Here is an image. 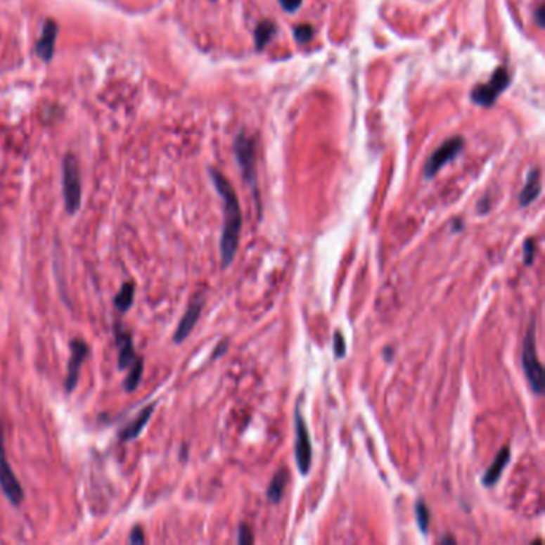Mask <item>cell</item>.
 <instances>
[{
    "label": "cell",
    "instance_id": "1",
    "mask_svg": "<svg viewBox=\"0 0 545 545\" xmlns=\"http://www.w3.org/2000/svg\"><path fill=\"white\" fill-rule=\"evenodd\" d=\"M210 176L213 179V184L218 191L219 197L222 198V210H224V224H222L221 232V266L222 269L229 267L232 261L236 259L238 245H240V233H242L243 216L242 208L236 191L224 174L219 173L218 169H210Z\"/></svg>",
    "mask_w": 545,
    "mask_h": 545
},
{
    "label": "cell",
    "instance_id": "2",
    "mask_svg": "<svg viewBox=\"0 0 545 545\" xmlns=\"http://www.w3.org/2000/svg\"><path fill=\"white\" fill-rule=\"evenodd\" d=\"M521 366H523L525 376L530 383L534 394L541 395L545 389V373L542 363L539 361L537 349H536V319L532 316L530 328L523 341V350H521Z\"/></svg>",
    "mask_w": 545,
    "mask_h": 545
},
{
    "label": "cell",
    "instance_id": "3",
    "mask_svg": "<svg viewBox=\"0 0 545 545\" xmlns=\"http://www.w3.org/2000/svg\"><path fill=\"white\" fill-rule=\"evenodd\" d=\"M63 197L68 213H77L82 205V178L79 162L74 154L63 158Z\"/></svg>",
    "mask_w": 545,
    "mask_h": 545
},
{
    "label": "cell",
    "instance_id": "4",
    "mask_svg": "<svg viewBox=\"0 0 545 545\" xmlns=\"http://www.w3.org/2000/svg\"><path fill=\"white\" fill-rule=\"evenodd\" d=\"M0 489H2L4 496L7 497V501L13 507H20L23 501H25V489L20 483V480L11 468L7 449H5V425L4 421L0 419Z\"/></svg>",
    "mask_w": 545,
    "mask_h": 545
},
{
    "label": "cell",
    "instance_id": "5",
    "mask_svg": "<svg viewBox=\"0 0 545 545\" xmlns=\"http://www.w3.org/2000/svg\"><path fill=\"white\" fill-rule=\"evenodd\" d=\"M295 459L297 464V470L301 475H307L310 472V466H312V442H310L307 424L302 418L299 406L295 411Z\"/></svg>",
    "mask_w": 545,
    "mask_h": 545
},
{
    "label": "cell",
    "instance_id": "6",
    "mask_svg": "<svg viewBox=\"0 0 545 545\" xmlns=\"http://www.w3.org/2000/svg\"><path fill=\"white\" fill-rule=\"evenodd\" d=\"M91 355V349L84 339L74 338L70 341V355L68 360V371H66V380H64V390L68 394H72L75 387L79 384L80 378V369L85 360Z\"/></svg>",
    "mask_w": 545,
    "mask_h": 545
},
{
    "label": "cell",
    "instance_id": "7",
    "mask_svg": "<svg viewBox=\"0 0 545 545\" xmlns=\"http://www.w3.org/2000/svg\"><path fill=\"white\" fill-rule=\"evenodd\" d=\"M236 149L237 162L240 168H242L243 178L251 189L255 191V195L257 197L256 189V152H255V143L253 139L245 136V134H238L233 144Z\"/></svg>",
    "mask_w": 545,
    "mask_h": 545
},
{
    "label": "cell",
    "instance_id": "8",
    "mask_svg": "<svg viewBox=\"0 0 545 545\" xmlns=\"http://www.w3.org/2000/svg\"><path fill=\"white\" fill-rule=\"evenodd\" d=\"M462 149H464V138L453 136L444 141V143L430 155L429 160H427L424 168L425 178H433V176L447 165V163H449L453 158L459 155Z\"/></svg>",
    "mask_w": 545,
    "mask_h": 545
},
{
    "label": "cell",
    "instance_id": "9",
    "mask_svg": "<svg viewBox=\"0 0 545 545\" xmlns=\"http://www.w3.org/2000/svg\"><path fill=\"white\" fill-rule=\"evenodd\" d=\"M508 84H510L508 72L504 68H499L494 74H492L489 84L478 85V86L473 88L472 99L478 105L489 108V105L494 104L497 96H499L501 93L506 90Z\"/></svg>",
    "mask_w": 545,
    "mask_h": 545
},
{
    "label": "cell",
    "instance_id": "10",
    "mask_svg": "<svg viewBox=\"0 0 545 545\" xmlns=\"http://www.w3.org/2000/svg\"><path fill=\"white\" fill-rule=\"evenodd\" d=\"M203 307H205V293H197V295L192 297L189 306H187L183 319L179 320L178 328H176L174 336H173L174 344L184 342L186 339L191 336L192 330L195 328L198 319H200Z\"/></svg>",
    "mask_w": 545,
    "mask_h": 545
},
{
    "label": "cell",
    "instance_id": "11",
    "mask_svg": "<svg viewBox=\"0 0 545 545\" xmlns=\"http://www.w3.org/2000/svg\"><path fill=\"white\" fill-rule=\"evenodd\" d=\"M114 338H115L117 349H119L117 366H119V369H128L133 365L134 360L138 359L136 350H134L132 331H128L127 328L120 323V321H115L114 323Z\"/></svg>",
    "mask_w": 545,
    "mask_h": 545
},
{
    "label": "cell",
    "instance_id": "12",
    "mask_svg": "<svg viewBox=\"0 0 545 545\" xmlns=\"http://www.w3.org/2000/svg\"><path fill=\"white\" fill-rule=\"evenodd\" d=\"M58 37V25L56 21L46 20L42 27V35H40L37 45H35V51L42 58L44 61H50L53 55H55V45Z\"/></svg>",
    "mask_w": 545,
    "mask_h": 545
},
{
    "label": "cell",
    "instance_id": "13",
    "mask_svg": "<svg viewBox=\"0 0 545 545\" xmlns=\"http://www.w3.org/2000/svg\"><path fill=\"white\" fill-rule=\"evenodd\" d=\"M155 406H157L155 403H149L148 406L143 408V411L136 416V419L132 421L130 424H127L125 427H123L119 433L120 442H132V440L138 438L141 433H143V430L146 429V425L149 424L150 416H152V413L155 411Z\"/></svg>",
    "mask_w": 545,
    "mask_h": 545
},
{
    "label": "cell",
    "instance_id": "14",
    "mask_svg": "<svg viewBox=\"0 0 545 545\" xmlns=\"http://www.w3.org/2000/svg\"><path fill=\"white\" fill-rule=\"evenodd\" d=\"M510 454H512L510 447H504L499 453L496 454L494 461L491 462L489 467L486 468V472L482 477L483 486H486V488H492V486L497 485V482H499V478L504 473V468H506L510 462Z\"/></svg>",
    "mask_w": 545,
    "mask_h": 545
},
{
    "label": "cell",
    "instance_id": "15",
    "mask_svg": "<svg viewBox=\"0 0 545 545\" xmlns=\"http://www.w3.org/2000/svg\"><path fill=\"white\" fill-rule=\"evenodd\" d=\"M541 172H539L537 168H532L530 174H527V179H526V184L523 187V191L520 192V197H518V202H520V207H530V205L532 202L537 200V197L541 195Z\"/></svg>",
    "mask_w": 545,
    "mask_h": 545
},
{
    "label": "cell",
    "instance_id": "16",
    "mask_svg": "<svg viewBox=\"0 0 545 545\" xmlns=\"http://www.w3.org/2000/svg\"><path fill=\"white\" fill-rule=\"evenodd\" d=\"M288 482H290V472L286 470L285 467L274 473V477H272L271 483H269V488H267L269 502L278 504L281 501V497H283V492H285V488H286V485H288Z\"/></svg>",
    "mask_w": 545,
    "mask_h": 545
},
{
    "label": "cell",
    "instance_id": "17",
    "mask_svg": "<svg viewBox=\"0 0 545 545\" xmlns=\"http://www.w3.org/2000/svg\"><path fill=\"white\" fill-rule=\"evenodd\" d=\"M134 293H136V285L133 280H128L122 285L120 291L114 297V306L120 314H127L132 309L134 301Z\"/></svg>",
    "mask_w": 545,
    "mask_h": 545
},
{
    "label": "cell",
    "instance_id": "18",
    "mask_svg": "<svg viewBox=\"0 0 545 545\" xmlns=\"http://www.w3.org/2000/svg\"><path fill=\"white\" fill-rule=\"evenodd\" d=\"M143 373H144V359L138 355V359L134 360V363L130 368H128V374L125 378V383H123V389L127 392L136 390L138 385L141 384V379H143Z\"/></svg>",
    "mask_w": 545,
    "mask_h": 545
},
{
    "label": "cell",
    "instance_id": "19",
    "mask_svg": "<svg viewBox=\"0 0 545 545\" xmlns=\"http://www.w3.org/2000/svg\"><path fill=\"white\" fill-rule=\"evenodd\" d=\"M275 31H277V27H275L272 21H269V20L261 21L255 31V40H256L257 49L261 50L262 46H266L269 44V40L274 37Z\"/></svg>",
    "mask_w": 545,
    "mask_h": 545
},
{
    "label": "cell",
    "instance_id": "20",
    "mask_svg": "<svg viewBox=\"0 0 545 545\" xmlns=\"http://www.w3.org/2000/svg\"><path fill=\"white\" fill-rule=\"evenodd\" d=\"M416 521H418V526L421 532H425L429 531V526H430V510L427 508L425 502L419 499L418 502H416Z\"/></svg>",
    "mask_w": 545,
    "mask_h": 545
},
{
    "label": "cell",
    "instance_id": "21",
    "mask_svg": "<svg viewBox=\"0 0 545 545\" xmlns=\"http://www.w3.org/2000/svg\"><path fill=\"white\" fill-rule=\"evenodd\" d=\"M333 349H334V355H336V359H344L345 352H347V344H345L344 334L339 331V330L334 331Z\"/></svg>",
    "mask_w": 545,
    "mask_h": 545
},
{
    "label": "cell",
    "instance_id": "22",
    "mask_svg": "<svg viewBox=\"0 0 545 545\" xmlns=\"http://www.w3.org/2000/svg\"><path fill=\"white\" fill-rule=\"evenodd\" d=\"M523 251H525V266H532L536 257V240L534 238H527L525 245H523Z\"/></svg>",
    "mask_w": 545,
    "mask_h": 545
},
{
    "label": "cell",
    "instance_id": "23",
    "mask_svg": "<svg viewBox=\"0 0 545 545\" xmlns=\"http://www.w3.org/2000/svg\"><path fill=\"white\" fill-rule=\"evenodd\" d=\"M314 35V27L310 25H301L295 29V37L297 42H309Z\"/></svg>",
    "mask_w": 545,
    "mask_h": 545
},
{
    "label": "cell",
    "instance_id": "24",
    "mask_svg": "<svg viewBox=\"0 0 545 545\" xmlns=\"http://www.w3.org/2000/svg\"><path fill=\"white\" fill-rule=\"evenodd\" d=\"M253 542H255V536H253V531H251V527L248 525H240L238 544L248 545V544H253Z\"/></svg>",
    "mask_w": 545,
    "mask_h": 545
},
{
    "label": "cell",
    "instance_id": "25",
    "mask_svg": "<svg viewBox=\"0 0 545 545\" xmlns=\"http://www.w3.org/2000/svg\"><path fill=\"white\" fill-rule=\"evenodd\" d=\"M144 542H146V536H144L143 527L134 526L130 532V544L136 545V544H144Z\"/></svg>",
    "mask_w": 545,
    "mask_h": 545
},
{
    "label": "cell",
    "instance_id": "26",
    "mask_svg": "<svg viewBox=\"0 0 545 545\" xmlns=\"http://www.w3.org/2000/svg\"><path fill=\"white\" fill-rule=\"evenodd\" d=\"M229 349V341L227 339H222V341L216 345V349L213 350V355H211V360H218L219 357L226 354V350Z\"/></svg>",
    "mask_w": 545,
    "mask_h": 545
},
{
    "label": "cell",
    "instance_id": "27",
    "mask_svg": "<svg viewBox=\"0 0 545 545\" xmlns=\"http://www.w3.org/2000/svg\"><path fill=\"white\" fill-rule=\"evenodd\" d=\"M281 7L286 11H296L299 7H301L302 0H278Z\"/></svg>",
    "mask_w": 545,
    "mask_h": 545
},
{
    "label": "cell",
    "instance_id": "28",
    "mask_svg": "<svg viewBox=\"0 0 545 545\" xmlns=\"http://www.w3.org/2000/svg\"><path fill=\"white\" fill-rule=\"evenodd\" d=\"M537 21H539V26H544V7L542 5L537 8Z\"/></svg>",
    "mask_w": 545,
    "mask_h": 545
},
{
    "label": "cell",
    "instance_id": "29",
    "mask_svg": "<svg viewBox=\"0 0 545 545\" xmlns=\"http://www.w3.org/2000/svg\"><path fill=\"white\" fill-rule=\"evenodd\" d=\"M442 542H451V544H454V542H456V539H453V537H447V539H443Z\"/></svg>",
    "mask_w": 545,
    "mask_h": 545
}]
</instances>
